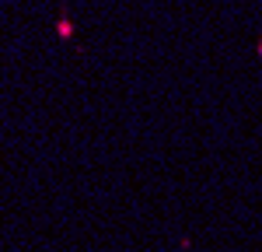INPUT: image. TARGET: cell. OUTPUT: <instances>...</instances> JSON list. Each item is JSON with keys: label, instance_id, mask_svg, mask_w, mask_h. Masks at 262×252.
Returning <instances> with one entry per match:
<instances>
[{"label": "cell", "instance_id": "6da1fadb", "mask_svg": "<svg viewBox=\"0 0 262 252\" xmlns=\"http://www.w3.org/2000/svg\"><path fill=\"white\" fill-rule=\"evenodd\" d=\"M259 56H262V35H259Z\"/></svg>", "mask_w": 262, "mask_h": 252}]
</instances>
